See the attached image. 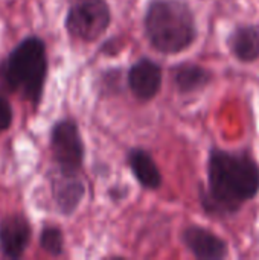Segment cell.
<instances>
[{
	"instance_id": "7a4b0ae2",
	"label": "cell",
	"mask_w": 259,
	"mask_h": 260,
	"mask_svg": "<svg viewBox=\"0 0 259 260\" xmlns=\"http://www.w3.org/2000/svg\"><path fill=\"white\" fill-rule=\"evenodd\" d=\"M142 27L148 44L163 56L186 52L198 37L195 12L188 0H148Z\"/></svg>"
},
{
	"instance_id": "8992f818",
	"label": "cell",
	"mask_w": 259,
	"mask_h": 260,
	"mask_svg": "<svg viewBox=\"0 0 259 260\" xmlns=\"http://www.w3.org/2000/svg\"><path fill=\"white\" fill-rule=\"evenodd\" d=\"M127 87L139 102H151L157 98L163 85V67L150 56L133 61L127 70Z\"/></svg>"
},
{
	"instance_id": "4fadbf2b",
	"label": "cell",
	"mask_w": 259,
	"mask_h": 260,
	"mask_svg": "<svg viewBox=\"0 0 259 260\" xmlns=\"http://www.w3.org/2000/svg\"><path fill=\"white\" fill-rule=\"evenodd\" d=\"M38 242H40V248L52 257H60L64 254V250H66L64 233L56 225H52V224L44 225L41 229Z\"/></svg>"
},
{
	"instance_id": "ba28073f",
	"label": "cell",
	"mask_w": 259,
	"mask_h": 260,
	"mask_svg": "<svg viewBox=\"0 0 259 260\" xmlns=\"http://www.w3.org/2000/svg\"><path fill=\"white\" fill-rule=\"evenodd\" d=\"M183 247L198 260H223L229 256V244L211 229L191 224L180 233Z\"/></svg>"
},
{
	"instance_id": "5bb4252c",
	"label": "cell",
	"mask_w": 259,
	"mask_h": 260,
	"mask_svg": "<svg viewBox=\"0 0 259 260\" xmlns=\"http://www.w3.org/2000/svg\"><path fill=\"white\" fill-rule=\"evenodd\" d=\"M98 90L104 98H113L124 90V70L121 67H110L99 73Z\"/></svg>"
},
{
	"instance_id": "52a82bcc",
	"label": "cell",
	"mask_w": 259,
	"mask_h": 260,
	"mask_svg": "<svg viewBox=\"0 0 259 260\" xmlns=\"http://www.w3.org/2000/svg\"><path fill=\"white\" fill-rule=\"evenodd\" d=\"M50 193L56 212L64 216H73L85 198V183L81 174H63L60 171H49Z\"/></svg>"
},
{
	"instance_id": "7c38bea8",
	"label": "cell",
	"mask_w": 259,
	"mask_h": 260,
	"mask_svg": "<svg viewBox=\"0 0 259 260\" xmlns=\"http://www.w3.org/2000/svg\"><path fill=\"white\" fill-rule=\"evenodd\" d=\"M229 53L241 64H252L259 59V26L250 23L237 24L226 38Z\"/></svg>"
},
{
	"instance_id": "3957f363",
	"label": "cell",
	"mask_w": 259,
	"mask_h": 260,
	"mask_svg": "<svg viewBox=\"0 0 259 260\" xmlns=\"http://www.w3.org/2000/svg\"><path fill=\"white\" fill-rule=\"evenodd\" d=\"M47 75V47L38 35L20 40L0 61V88L20 96L35 110L43 101Z\"/></svg>"
},
{
	"instance_id": "2e32d148",
	"label": "cell",
	"mask_w": 259,
	"mask_h": 260,
	"mask_svg": "<svg viewBox=\"0 0 259 260\" xmlns=\"http://www.w3.org/2000/svg\"><path fill=\"white\" fill-rule=\"evenodd\" d=\"M121 47H122V40L119 37H111V38H107L105 41H102L98 52L105 56H116L119 53Z\"/></svg>"
},
{
	"instance_id": "8fae6325",
	"label": "cell",
	"mask_w": 259,
	"mask_h": 260,
	"mask_svg": "<svg viewBox=\"0 0 259 260\" xmlns=\"http://www.w3.org/2000/svg\"><path fill=\"white\" fill-rule=\"evenodd\" d=\"M169 79L179 94L189 96L203 91L214 81V73L198 62L182 61L171 66Z\"/></svg>"
},
{
	"instance_id": "30bf717a",
	"label": "cell",
	"mask_w": 259,
	"mask_h": 260,
	"mask_svg": "<svg viewBox=\"0 0 259 260\" xmlns=\"http://www.w3.org/2000/svg\"><path fill=\"white\" fill-rule=\"evenodd\" d=\"M127 166L133 175V178L137 181V184L150 192H156L163 184V175L162 171L154 160L153 154L142 146H133L128 149L125 155Z\"/></svg>"
},
{
	"instance_id": "9a60e30c",
	"label": "cell",
	"mask_w": 259,
	"mask_h": 260,
	"mask_svg": "<svg viewBox=\"0 0 259 260\" xmlns=\"http://www.w3.org/2000/svg\"><path fill=\"white\" fill-rule=\"evenodd\" d=\"M14 122V110L3 91H0V134L8 131Z\"/></svg>"
},
{
	"instance_id": "9c48e42d",
	"label": "cell",
	"mask_w": 259,
	"mask_h": 260,
	"mask_svg": "<svg viewBox=\"0 0 259 260\" xmlns=\"http://www.w3.org/2000/svg\"><path fill=\"white\" fill-rule=\"evenodd\" d=\"M32 238V227L23 213H9L0 221V253L6 259L24 256Z\"/></svg>"
},
{
	"instance_id": "5b68a950",
	"label": "cell",
	"mask_w": 259,
	"mask_h": 260,
	"mask_svg": "<svg viewBox=\"0 0 259 260\" xmlns=\"http://www.w3.org/2000/svg\"><path fill=\"white\" fill-rule=\"evenodd\" d=\"M52 169L63 174H81L85 161V143L76 119L67 116L53 122L49 133Z\"/></svg>"
},
{
	"instance_id": "6da1fadb",
	"label": "cell",
	"mask_w": 259,
	"mask_h": 260,
	"mask_svg": "<svg viewBox=\"0 0 259 260\" xmlns=\"http://www.w3.org/2000/svg\"><path fill=\"white\" fill-rule=\"evenodd\" d=\"M206 175L208 184L198 189V203L211 218H232L259 195V161L247 149L212 146L208 152Z\"/></svg>"
},
{
	"instance_id": "277c9868",
	"label": "cell",
	"mask_w": 259,
	"mask_h": 260,
	"mask_svg": "<svg viewBox=\"0 0 259 260\" xmlns=\"http://www.w3.org/2000/svg\"><path fill=\"white\" fill-rule=\"evenodd\" d=\"M111 20L107 0H73L64 17V29L72 40L93 44L107 34Z\"/></svg>"
}]
</instances>
